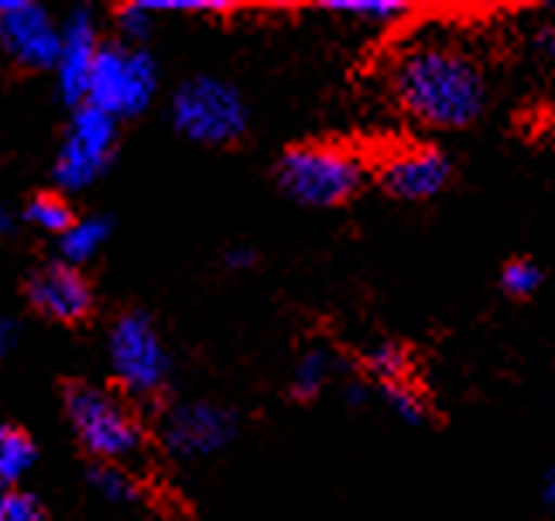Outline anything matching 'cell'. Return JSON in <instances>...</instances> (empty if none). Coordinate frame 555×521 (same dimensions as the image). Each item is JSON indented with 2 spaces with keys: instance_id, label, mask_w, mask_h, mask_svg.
<instances>
[{
  "instance_id": "obj_22",
  "label": "cell",
  "mask_w": 555,
  "mask_h": 521,
  "mask_svg": "<svg viewBox=\"0 0 555 521\" xmlns=\"http://www.w3.org/2000/svg\"><path fill=\"white\" fill-rule=\"evenodd\" d=\"M0 521H46V511L31 494L0 487Z\"/></svg>"
},
{
  "instance_id": "obj_1",
  "label": "cell",
  "mask_w": 555,
  "mask_h": 521,
  "mask_svg": "<svg viewBox=\"0 0 555 521\" xmlns=\"http://www.w3.org/2000/svg\"><path fill=\"white\" fill-rule=\"evenodd\" d=\"M395 97L418 124L466 127L487 106V79L477 59L450 41H418L395 59Z\"/></svg>"
},
{
  "instance_id": "obj_13",
  "label": "cell",
  "mask_w": 555,
  "mask_h": 521,
  "mask_svg": "<svg viewBox=\"0 0 555 521\" xmlns=\"http://www.w3.org/2000/svg\"><path fill=\"white\" fill-rule=\"evenodd\" d=\"M38 460L31 436L17 425H0V487H14Z\"/></svg>"
},
{
  "instance_id": "obj_18",
  "label": "cell",
  "mask_w": 555,
  "mask_h": 521,
  "mask_svg": "<svg viewBox=\"0 0 555 521\" xmlns=\"http://www.w3.org/2000/svg\"><path fill=\"white\" fill-rule=\"evenodd\" d=\"M384 405H388L401 422L418 425L429 416V402H425L422 391L412 381H398V384H384Z\"/></svg>"
},
{
  "instance_id": "obj_25",
  "label": "cell",
  "mask_w": 555,
  "mask_h": 521,
  "mask_svg": "<svg viewBox=\"0 0 555 521\" xmlns=\"http://www.w3.org/2000/svg\"><path fill=\"white\" fill-rule=\"evenodd\" d=\"M535 46H539V52H542L545 59H555V31H552V28L539 31V38H535Z\"/></svg>"
},
{
  "instance_id": "obj_7",
  "label": "cell",
  "mask_w": 555,
  "mask_h": 521,
  "mask_svg": "<svg viewBox=\"0 0 555 521\" xmlns=\"http://www.w3.org/2000/svg\"><path fill=\"white\" fill-rule=\"evenodd\" d=\"M117 141V120L96 106L82 103L73 114V124L66 130V141L55 158V182L62 189H87L114 155Z\"/></svg>"
},
{
  "instance_id": "obj_15",
  "label": "cell",
  "mask_w": 555,
  "mask_h": 521,
  "mask_svg": "<svg viewBox=\"0 0 555 521\" xmlns=\"http://www.w3.org/2000/svg\"><path fill=\"white\" fill-rule=\"evenodd\" d=\"M333 371H336V360L326 346H312L295 364V378H292V391L298 398H315L319 391H323L330 381H333Z\"/></svg>"
},
{
  "instance_id": "obj_27",
  "label": "cell",
  "mask_w": 555,
  "mask_h": 521,
  "mask_svg": "<svg viewBox=\"0 0 555 521\" xmlns=\"http://www.w3.org/2000/svg\"><path fill=\"white\" fill-rule=\"evenodd\" d=\"M545 505L555 511V467H552V473L545 476Z\"/></svg>"
},
{
  "instance_id": "obj_6",
  "label": "cell",
  "mask_w": 555,
  "mask_h": 521,
  "mask_svg": "<svg viewBox=\"0 0 555 521\" xmlns=\"http://www.w3.org/2000/svg\"><path fill=\"white\" fill-rule=\"evenodd\" d=\"M111 367L131 395H158L168 381V354L152 319L120 316L111 330Z\"/></svg>"
},
{
  "instance_id": "obj_21",
  "label": "cell",
  "mask_w": 555,
  "mask_h": 521,
  "mask_svg": "<svg viewBox=\"0 0 555 521\" xmlns=\"http://www.w3.org/2000/svg\"><path fill=\"white\" fill-rule=\"evenodd\" d=\"M333 14L357 21V25H371V28H384V25H395V21L409 17V8L404 4H333Z\"/></svg>"
},
{
  "instance_id": "obj_16",
  "label": "cell",
  "mask_w": 555,
  "mask_h": 521,
  "mask_svg": "<svg viewBox=\"0 0 555 521\" xmlns=\"http://www.w3.org/2000/svg\"><path fill=\"white\" fill-rule=\"evenodd\" d=\"M25 220L38 230H46V233H66L73 227V209L69 203L62 200V195H52V192H41L35 195V200L28 203V213H25Z\"/></svg>"
},
{
  "instance_id": "obj_24",
  "label": "cell",
  "mask_w": 555,
  "mask_h": 521,
  "mask_svg": "<svg viewBox=\"0 0 555 521\" xmlns=\"http://www.w3.org/2000/svg\"><path fill=\"white\" fill-rule=\"evenodd\" d=\"M227 265H230L233 271H241V268H250V265H254V254H250L247 247H233V251L227 254Z\"/></svg>"
},
{
  "instance_id": "obj_9",
  "label": "cell",
  "mask_w": 555,
  "mask_h": 521,
  "mask_svg": "<svg viewBox=\"0 0 555 521\" xmlns=\"http://www.w3.org/2000/svg\"><path fill=\"white\" fill-rule=\"evenodd\" d=\"M453 176V162L442 148L436 144H412L395 151L391 158H384L380 165V182L395 200H433L436 192L446 189Z\"/></svg>"
},
{
  "instance_id": "obj_10",
  "label": "cell",
  "mask_w": 555,
  "mask_h": 521,
  "mask_svg": "<svg viewBox=\"0 0 555 521\" xmlns=\"http://www.w3.org/2000/svg\"><path fill=\"white\" fill-rule=\"evenodd\" d=\"M165 446L176 456H212L233 440V416L220 405L209 402H189L168 411L165 419Z\"/></svg>"
},
{
  "instance_id": "obj_19",
  "label": "cell",
  "mask_w": 555,
  "mask_h": 521,
  "mask_svg": "<svg viewBox=\"0 0 555 521\" xmlns=\"http://www.w3.org/2000/svg\"><path fill=\"white\" fill-rule=\"evenodd\" d=\"M90 484L93 491L103 497V501H114V505H127L138 497V487L131 481V473L124 467H114V463H103L90 473Z\"/></svg>"
},
{
  "instance_id": "obj_11",
  "label": "cell",
  "mask_w": 555,
  "mask_h": 521,
  "mask_svg": "<svg viewBox=\"0 0 555 521\" xmlns=\"http://www.w3.org/2000/svg\"><path fill=\"white\" fill-rule=\"evenodd\" d=\"M100 52L96 38V21L90 11L69 14L66 25L59 28V55H55V76H59V93L69 103L82 106L90 93V73Z\"/></svg>"
},
{
  "instance_id": "obj_23",
  "label": "cell",
  "mask_w": 555,
  "mask_h": 521,
  "mask_svg": "<svg viewBox=\"0 0 555 521\" xmlns=\"http://www.w3.org/2000/svg\"><path fill=\"white\" fill-rule=\"evenodd\" d=\"M155 17H158V8H152V4H127L117 11V21H120L127 38H144L147 31H152Z\"/></svg>"
},
{
  "instance_id": "obj_26",
  "label": "cell",
  "mask_w": 555,
  "mask_h": 521,
  "mask_svg": "<svg viewBox=\"0 0 555 521\" xmlns=\"http://www.w3.org/2000/svg\"><path fill=\"white\" fill-rule=\"evenodd\" d=\"M11 340H14V330H11V322H8V319H0V354H8Z\"/></svg>"
},
{
  "instance_id": "obj_2",
  "label": "cell",
  "mask_w": 555,
  "mask_h": 521,
  "mask_svg": "<svg viewBox=\"0 0 555 521\" xmlns=\"http://www.w3.org/2000/svg\"><path fill=\"white\" fill-rule=\"evenodd\" d=\"M278 186L302 206H339L364 186V162L336 144H302L278 162Z\"/></svg>"
},
{
  "instance_id": "obj_4",
  "label": "cell",
  "mask_w": 555,
  "mask_h": 521,
  "mask_svg": "<svg viewBox=\"0 0 555 521\" xmlns=\"http://www.w3.org/2000/svg\"><path fill=\"white\" fill-rule=\"evenodd\" d=\"M158 90L155 59L134 46H100L87 103L96 111L117 117L141 114Z\"/></svg>"
},
{
  "instance_id": "obj_8",
  "label": "cell",
  "mask_w": 555,
  "mask_h": 521,
  "mask_svg": "<svg viewBox=\"0 0 555 521\" xmlns=\"http://www.w3.org/2000/svg\"><path fill=\"white\" fill-rule=\"evenodd\" d=\"M0 49L25 69H52L59 55V25L46 8L28 0H0Z\"/></svg>"
},
{
  "instance_id": "obj_20",
  "label": "cell",
  "mask_w": 555,
  "mask_h": 521,
  "mask_svg": "<svg viewBox=\"0 0 555 521\" xmlns=\"http://www.w3.org/2000/svg\"><path fill=\"white\" fill-rule=\"evenodd\" d=\"M542 268L535 265V260H528V257H515V260H507V265L501 268V289L511 295V298H528V295H535L539 285H542Z\"/></svg>"
},
{
  "instance_id": "obj_17",
  "label": "cell",
  "mask_w": 555,
  "mask_h": 521,
  "mask_svg": "<svg viewBox=\"0 0 555 521\" xmlns=\"http://www.w3.org/2000/svg\"><path fill=\"white\" fill-rule=\"evenodd\" d=\"M409 351L401 343H377L374 351L367 354V371L371 378L384 384H398V381H409Z\"/></svg>"
},
{
  "instance_id": "obj_14",
  "label": "cell",
  "mask_w": 555,
  "mask_h": 521,
  "mask_svg": "<svg viewBox=\"0 0 555 521\" xmlns=\"http://www.w3.org/2000/svg\"><path fill=\"white\" fill-rule=\"evenodd\" d=\"M111 237V224L103 216H87V220H73V227L62 233V260L73 268H79L82 260H90L100 254V247Z\"/></svg>"
},
{
  "instance_id": "obj_5",
  "label": "cell",
  "mask_w": 555,
  "mask_h": 521,
  "mask_svg": "<svg viewBox=\"0 0 555 521\" xmlns=\"http://www.w3.org/2000/svg\"><path fill=\"white\" fill-rule=\"evenodd\" d=\"M172 120L196 144H230L244 135L247 106L230 82L217 76H196L179 86L172 100Z\"/></svg>"
},
{
  "instance_id": "obj_28",
  "label": "cell",
  "mask_w": 555,
  "mask_h": 521,
  "mask_svg": "<svg viewBox=\"0 0 555 521\" xmlns=\"http://www.w3.org/2000/svg\"><path fill=\"white\" fill-rule=\"evenodd\" d=\"M11 230H14V216L0 206V233H11Z\"/></svg>"
},
{
  "instance_id": "obj_3",
  "label": "cell",
  "mask_w": 555,
  "mask_h": 521,
  "mask_svg": "<svg viewBox=\"0 0 555 521\" xmlns=\"http://www.w3.org/2000/svg\"><path fill=\"white\" fill-rule=\"evenodd\" d=\"M66 416L82 449L103 463H120L127 456H134L144 443L141 422L127 411L120 398H114L103 387L76 384L66 398Z\"/></svg>"
},
{
  "instance_id": "obj_12",
  "label": "cell",
  "mask_w": 555,
  "mask_h": 521,
  "mask_svg": "<svg viewBox=\"0 0 555 521\" xmlns=\"http://www.w3.org/2000/svg\"><path fill=\"white\" fill-rule=\"evenodd\" d=\"M28 295H31V306L55 322H76L93 306L87 278L79 275V268L66 265V260H55V265L41 268L31 278Z\"/></svg>"
}]
</instances>
